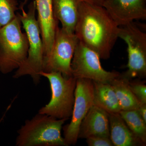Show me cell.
<instances>
[{"label":"cell","instance_id":"ac0fdd59","mask_svg":"<svg viewBox=\"0 0 146 146\" xmlns=\"http://www.w3.org/2000/svg\"><path fill=\"white\" fill-rule=\"evenodd\" d=\"M18 5L17 0H0V29L16 17Z\"/></svg>","mask_w":146,"mask_h":146},{"label":"cell","instance_id":"8992f818","mask_svg":"<svg viewBox=\"0 0 146 146\" xmlns=\"http://www.w3.org/2000/svg\"><path fill=\"white\" fill-rule=\"evenodd\" d=\"M119 38L127 45V70L121 76L130 80L146 76V33L133 22L119 27Z\"/></svg>","mask_w":146,"mask_h":146},{"label":"cell","instance_id":"ba28073f","mask_svg":"<svg viewBox=\"0 0 146 146\" xmlns=\"http://www.w3.org/2000/svg\"><path fill=\"white\" fill-rule=\"evenodd\" d=\"M99 55L78 41L72 63V75L75 78H84L102 83H110L120 74L106 70L102 67Z\"/></svg>","mask_w":146,"mask_h":146},{"label":"cell","instance_id":"e0dca14e","mask_svg":"<svg viewBox=\"0 0 146 146\" xmlns=\"http://www.w3.org/2000/svg\"><path fill=\"white\" fill-rule=\"evenodd\" d=\"M119 114L131 131L145 145L146 123L138 110H121Z\"/></svg>","mask_w":146,"mask_h":146},{"label":"cell","instance_id":"5b68a950","mask_svg":"<svg viewBox=\"0 0 146 146\" xmlns=\"http://www.w3.org/2000/svg\"><path fill=\"white\" fill-rule=\"evenodd\" d=\"M40 75L49 82L51 98L49 102L39 110L38 113L56 119H68L72 113L77 79L66 77L58 72H41Z\"/></svg>","mask_w":146,"mask_h":146},{"label":"cell","instance_id":"d6986e66","mask_svg":"<svg viewBox=\"0 0 146 146\" xmlns=\"http://www.w3.org/2000/svg\"><path fill=\"white\" fill-rule=\"evenodd\" d=\"M131 90L141 104H146V85L141 82L129 81Z\"/></svg>","mask_w":146,"mask_h":146},{"label":"cell","instance_id":"52a82bcc","mask_svg":"<svg viewBox=\"0 0 146 146\" xmlns=\"http://www.w3.org/2000/svg\"><path fill=\"white\" fill-rule=\"evenodd\" d=\"M78 42L74 33L58 27L50 52L43 60L42 72H58L65 76H72L71 63Z\"/></svg>","mask_w":146,"mask_h":146},{"label":"cell","instance_id":"603a6c76","mask_svg":"<svg viewBox=\"0 0 146 146\" xmlns=\"http://www.w3.org/2000/svg\"><path fill=\"white\" fill-rule=\"evenodd\" d=\"M28 1V0H24V3L22 4V5H21V7H24V5L27 3Z\"/></svg>","mask_w":146,"mask_h":146},{"label":"cell","instance_id":"6da1fadb","mask_svg":"<svg viewBox=\"0 0 146 146\" xmlns=\"http://www.w3.org/2000/svg\"><path fill=\"white\" fill-rule=\"evenodd\" d=\"M119 27L101 5L86 1L78 9L74 33L86 47L106 60L119 38Z\"/></svg>","mask_w":146,"mask_h":146},{"label":"cell","instance_id":"9a60e30c","mask_svg":"<svg viewBox=\"0 0 146 146\" xmlns=\"http://www.w3.org/2000/svg\"><path fill=\"white\" fill-rule=\"evenodd\" d=\"M93 83V105L104 110L108 114L119 113L121 109L111 84L94 81Z\"/></svg>","mask_w":146,"mask_h":146},{"label":"cell","instance_id":"9c48e42d","mask_svg":"<svg viewBox=\"0 0 146 146\" xmlns=\"http://www.w3.org/2000/svg\"><path fill=\"white\" fill-rule=\"evenodd\" d=\"M74 102L70 123L63 127L67 146L74 145L78 138L80 127L84 118L93 105L94 83L87 79H77L74 92Z\"/></svg>","mask_w":146,"mask_h":146},{"label":"cell","instance_id":"4fadbf2b","mask_svg":"<svg viewBox=\"0 0 146 146\" xmlns=\"http://www.w3.org/2000/svg\"><path fill=\"white\" fill-rule=\"evenodd\" d=\"M110 137L114 146H145L131 131L119 113L109 114Z\"/></svg>","mask_w":146,"mask_h":146},{"label":"cell","instance_id":"30bf717a","mask_svg":"<svg viewBox=\"0 0 146 146\" xmlns=\"http://www.w3.org/2000/svg\"><path fill=\"white\" fill-rule=\"evenodd\" d=\"M146 0H106L102 5L119 27L146 19Z\"/></svg>","mask_w":146,"mask_h":146},{"label":"cell","instance_id":"7a4b0ae2","mask_svg":"<svg viewBox=\"0 0 146 146\" xmlns=\"http://www.w3.org/2000/svg\"><path fill=\"white\" fill-rule=\"evenodd\" d=\"M22 13L17 14L27 36L29 49L27 56L13 75L14 78L29 76L35 84L40 82L43 71L44 48L41 31L36 17V6L34 1L29 6L27 12L21 7Z\"/></svg>","mask_w":146,"mask_h":146},{"label":"cell","instance_id":"44dd1931","mask_svg":"<svg viewBox=\"0 0 146 146\" xmlns=\"http://www.w3.org/2000/svg\"><path fill=\"white\" fill-rule=\"evenodd\" d=\"M138 110L141 117L146 123V104L140 105Z\"/></svg>","mask_w":146,"mask_h":146},{"label":"cell","instance_id":"5bb4252c","mask_svg":"<svg viewBox=\"0 0 146 146\" xmlns=\"http://www.w3.org/2000/svg\"><path fill=\"white\" fill-rule=\"evenodd\" d=\"M84 0H52L55 18L61 28L70 33H74L80 6Z\"/></svg>","mask_w":146,"mask_h":146},{"label":"cell","instance_id":"ffe728a7","mask_svg":"<svg viewBox=\"0 0 146 146\" xmlns=\"http://www.w3.org/2000/svg\"><path fill=\"white\" fill-rule=\"evenodd\" d=\"M86 142L89 146H113L109 137L103 136H93L86 138Z\"/></svg>","mask_w":146,"mask_h":146},{"label":"cell","instance_id":"3957f363","mask_svg":"<svg viewBox=\"0 0 146 146\" xmlns=\"http://www.w3.org/2000/svg\"><path fill=\"white\" fill-rule=\"evenodd\" d=\"M68 119L38 113L18 131L16 146H67L61 131Z\"/></svg>","mask_w":146,"mask_h":146},{"label":"cell","instance_id":"7402d4cb","mask_svg":"<svg viewBox=\"0 0 146 146\" xmlns=\"http://www.w3.org/2000/svg\"><path fill=\"white\" fill-rule=\"evenodd\" d=\"M105 1L106 0H84V1L102 6V5Z\"/></svg>","mask_w":146,"mask_h":146},{"label":"cell","instance_id":"8fae6325","mask_svg":"<svg viewBox=\"0 0 146 146\" xmlns=\"http://www.w3.org/2000/svg\"><path fill=\"white\" fill-rule=\"evenodd\" d=\"M34 1L44 45V59L49 54L52 48L58 21L54 13L52 0Z\"/></svg>","mask_w":146,"mask_h":146},{"label":"cell","instance_id":"7c38bea8","mask_svg":"<svg viewBox=\"0 0 146 146\" xmlns=\"http://www.w3.org/2000/svg\"><path fill=\"white\" fill-rule=\"evenodd\" d=\"M109 114L93 105L82 122L78 138L86 139L93 136L110 137Z\"/></svg>","mask_w":146,"mask_h":146},{"label":"cell","instance_id":"2e32d148","mask_svg":"<svg viewBox=\"0 0 146 146\" xmlns=\"http://www.w3.org/2000/svg\"><path fill=\"white\" fill-rule=\"evenodd\" d=\"M129 81L120 75L110 83L116 93L121 110H138L141 105L131 90Z\"/></svg>","mask_w":146,"mask_h":146},{"label":"cell","instance_id":"277c9868","mask_svg":"<svg viewBox=\"0 0 146 146\" xmlns=\"http://www.w3.org/2000/svg\"><path fill=\"white\" fill-rule=\"evenodd\" d=\"M22 27L17 14L0 29V72L4 74L18 69L27 56L28 41Z\"/></svg>","mask_w":146,"mask_h":146}]
</instances>
